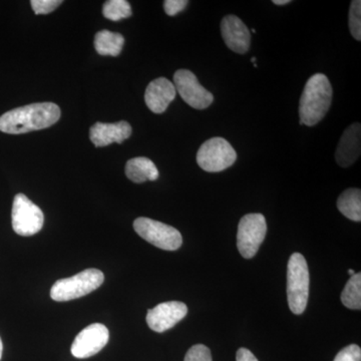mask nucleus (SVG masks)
Returning a JSON list of instances; mask_svg holds the SVG:
<instances>
[{
  "label": "nucleus",
  "mask_w": 361,
  "mask_h": 361,
  "mask_svg": "<svg viewBox=\"0 0 361 361\" xmlns=\"http://www.w3.org/2000/svg\"><path fill=\"white\" fill-rule=\"evenodd\" d=\"M188 4L187 0H166L164 1V9L168 16H174L184 11Z\"/></svg>",
  "instance_id": "393cba45"
},
{
  "label": "nucleus",
  "mask_w": 361,
  "mask_h": 361,
  "mask_svg": "<svg viewBox=\"0 0 361 361\" xmlns=\"http://www.w3.org/2000/svg\"><path fill=\"white\" fill-rule=\"evenodd\" d=\"M337 208L349 220L355 222L361 221V191L360 189L345 190L337 200Z\"/></svg>",
  "instance_id": "a211bd4d"
},
{
  "label": "nucleus",
  "mask_w": 361,
  "mask_h": 361,
  "mask_svg": "<svg viewBox=\"0 0 361 361\" xmlns=\"http://www.w3.org/2000/svg\"><path fill=\"white\" fill-rule=\"evenodd\" d=\"M134 229L142 239L163 250H178L183 244L182 235L176 228L149 218L135 219Z\"/></svg>",
  "instance_id": "423d86ee"
},
{
  "label": "nucleus",
  "mask_w": 361,
  "mask_h": 361,
  "mask_svg": "<svg viewBox=\"0 0 361 361\" xmlns=\"http://www.w3.org/2000/svg\"><path fill=\"white\" fill-rule=\"evenodd\" d=\"M361 152V127L355 123L344 130L337 146L336 159L341 167L348 168L360 158Z\"/></svg>",
  "instance_id": "2eb2a0df"
},
{
  "label": "nucleus",
  "mask_w": 361,
  "mask_h": 361,
  "mask_svg": "<svg viewBox=\"0 0 361 361\" xmlns=\"http://www.w3.org/2000/svg\"><path fill=\"white\" fill-rule=\"evenodd\" d=\"M184 361H212L211 350L204 344H196L188 350Z\"/></svg>",
  "instance_id": "4be33fe9"
},
{
  "label": "nucleus",
  "mask_w": 361,
  "mask_h": 361,
  "mask_svg": "<svg viewBox=\"0 0 361 361\" xmlns=\"http://www.w3.org/2000/svg\"><path fill=\"white\" fill-rule=\"evenodd\" d=\"M187 313L186 304L180 301H169L149 310L146 319L149 329L158 334H163L184 319Z\"/></svg>",
  "instance_id": "9b49d317"
},
{
  "label": "nucleus",
  "mask_w": 361,
  "mask_h": 361,
  "mask_svg": "<svg viewBox=\"0 0 361 361\" xmlns=\"http://www.w3.org/2000/svg\"><path fill=\"white\" fill-rule=\"evenodd\" d=\"M104 281V275L101 270L85 269L75 276L58 280L51 287V297L58 302L73 300L97 290Z\"/></svg>",
  "instance_id": "20e7f679"
},
{
  "label": "nucleus",
  "mask_w": 361,
  "mask_h": 361,
  "mask_svg": "<svg viewBox=\"0 0 361 361\" xmlns=\"http://www.w3.org/2000/svg\"><path fill=\"white\" fill-rule=\"evenodd\" d=\"M267 233V223L262 214H247L241 220L237 233V247L244 258L250 259L257 254Z\"/></svg>",
  "instance_id": "0eeeda50"
},
{
  "label": "nucleus",
  "mask_w": 361,
  "mask_h": 361,
  "mask_svg": "<svg viewBox=\"0 0 361 361\" xmlns=\"http://www.w3.org/2000/svg\"><path fill=\"white\" fill-rule=\"evenodd\" d=\"M341 302L349 310L361 308V273L351 276L341 293Z\"/></svg>",
  "instance_id": "6ab92c4d"
},
{
  "label": "nucleus",
  "mask_w": 361,
  "mask_h": 361,
  "mask_svg": "<svg viewBox=\"0 0 361 361\" xmlns=\"http://www.w3.org/2000/svg\"><path fill=\"white\" fill-rule=\"evenodd\" d=\"M348 274H350L351 276H353V275L355 274V271H353V269H349L348 270Z\"/></svg>",
  "instance_id": "c85d7f7f"
},
{
  "label": "nucleus",
  "mask_w": 361,
  "mask_h": 361,
  "mask_svg": "<svg viewBox=\"0 0 361 361\" xmlns=\"http://www.w3.org/2000/svg\"><path fill=\"white\" fill-rule=\"evenodd\" d=\"M61 0H32L30 4L35 14H49L56 11L61 4Z\"/></svg>",
  "instance_id": "5701e85b"
},
{
  "label": "nucleus",
  "mask_w": 361,
  "mask_h": 361,
  "mask_svg": "<svg viewBox=\"0 0 361 361\" xmlns=\"http://www.w3.org/2000/svg\"><path fill=\"white\" fill-rule=\"evenodd\" d=\"M334 361H361V349L356 344H350L341 349Z\"/></svg>",
  "instance_id": "b1692460"
},
{
  "label": "nucleus",
  "mask_w": 361,
  "mask_h": 361,
  "mask_svg": "<svg viewBox=\"0 0 361 361\" xmlns=\"http://www.w3.org/2000/svg\"><path fill=\"white\" fill-rule=\"evenodd\" d=\"M132 135V127L128 122L115 123H97L90 128V139L97 148L109 146L113 142L122 144Z\"/></svg>",
  "instance_id": "4468645a"
},
{
  "label": "nucleus",
  "mask_w": 361,
  "mask_h": 361,
  "mask_svg": "<svg viewBox=\"0 0 361 361\" xmlns=\"http://www.w3.org/2000/svg\"><path fill=\"white\" fill-rule=\"evenodd\" d=\"M11 221L16 234L30 237L42 229L44 216L42 209L30 201L25 195L18 194L14 197Z\"/></svg>",
  "instance_id": "6e6552de"
},
{
  "label": "nucleus",
  "mask_w": 361,
  "mask_h": 361,
  "mask_svg": "<svg viewBox=\"0 0 361 361\" xmlns=\"http://www.w3.org/2000/svg\"><path fill=\"white\" fill-rule=\"evenodd\" d=\"M2 350H4V344H2L1 338H0V360L2 357Z\"/></svg>",
  "instance_id": "cd10ccee"
},
{
  "label": "nucleus",
  "mask_w": 361,
  "mask_h": 361,
  "mask_svg": "<svg viewBox=\"0 0 361 361\" xmlns=\"http://www.w3.org/2000/svg\"><path fill=\"white\" fill-rule=\"evenodd\" d=\"M290 0H274L273 4H276V6H285V4H290Z\"/></svg>",
  "instance_id": "bb28decb"
},
{
  "label": "nucleus",
  "mask_w": 361,
  "mask_h": 361,
  "mask_svg": "<svg viewBox=\"0 0 361 361\" xmlns=\"http://www.w3.org/2000/svg\"><path fill=\"white\" fill-rule=\"evenodd\" d=\"M331 84L323 73H316L306 82L299 104L300 123L312 127L323 120L332 103Z\"/></svg>",
  "instance_id": "f03ea898"
},
{
  "label": "nucleus",
  "mask_w": 361,
  "mask_h": 361,
  "mask_svg": "<svg viewBox=\"0 0 361 361\" xmlns=\"http://www.w3.org/2000/svg\"><path fill=\"white\" fill-rule=\"evenodd\" d=\"M310 270L302 254L293 253L287 266V299L294 314H302L310 296Z\"/></svg>",
  "instance_id": "7ed1b4c3"
},
{
  "label": "nucleus",
  "mask_w": 361,
  "mask_h": 361,
  "mask_svg": "<svg viewBox=\"0 0 361 361\" xmlns=\"http://www.w3.org/2000/svg\"><path fill=\"white\" fill-rule=\"evenodd\" d=\"M174 85L185 103L197 110H205L214 101V96L202 87L191 71L179 70L174 75Z\"/></svg>",
  "instance_id": "1a4fd4ad"
},
{
  "label": "nucleus",
  "mask_w": 361,
  "mask_h": 361,
  "mask_svg": "<svg viewBox=\"0 0 361 361\" xmlns=\"http://www.w3.org/2000/svg\"><path fill=\"white\" fill-rule=\"evenodd\" d=\"M236 361H259L249 349L241 348L236 353Z\"/></svg>",
  "instance_id": "a878e982"
},
{
  "label": "nucleus",
  "mask_w": 361,
  "mask_h": 361,
  "mask_svg": "<svg viewBox=\"0 0 361 361\" xmlns=\"http://www.w3.org/2000/svg\"><path fill=\"white\" fill-rule=\"evenodd\" d=\"M104 16L108 20L118 21L132 16V7L127 0H109L104 2Z\"/></svg>",
  "instance_id": "aec40b11"
},
{
  "label": "nucleus",
  "mask_w": 361,
  "mask_h": 361,
  "mask_svg": "<svg viewBox=\"0 0 361 361\" xmlns=\"http://www.w3.org/2000/svg\"><path fill=\"white\" fill-rule=\"evenodd\" d=\"M349 30L356 40H361V1L353 0L349 8Z\"/></svg>",
  "instance_id": "412c9836"
},
{
  "label": "nucleus",
  "mask_w": 361,
  "mask_h": 361,
  "mask_svg": "<svg viewBox=\"0 0 361 361\" xmlns=\"http://www.w3.org/2000/svg\"><path fill=\"white\" fill-rule=\"evenodd\" d=\"M61 118V109L54 103H37L13 109L0 116V132L25 134L51 127Z\"/></svg>",
  "instance_id": "f257e3e1"
},
{
  "label": "nucleus",
  "mask_w": 361,
  "mask_h": 361,
  "mask_svg": "<svg viewBox=\"0 0 361 361\" xmlns=\"http://www.w3.org/2000/svg\"><path fill=\"white\" fill-rule=\"evenodd\" d=\"M125 39L118 32L101 30L94 37V49L101 56H118L122 51Z\"/></svg>",
  "instance_id": "f3484780"
},
{
  "label": "nucleus",
  "mask_w": 361,
  "mask_h": 361,
  "mask_svg": "<svg viewBox=\"0 0 361 361\" xmlns=\"http://www.w3.org/2000/svg\"><path fill=\"white\" fill-rule=\"evenodd\" d=\"M197 163L208 173L222 172L234 165L237 153L223 137H212L204 142L196 157Z\"/></svg>",
  "instance_id": "39448f33"
},
{
  "label": "nucleus",
  "mask_w": 361,
  "mask_h": 361,
  "mask_svg": "<svg viewBox=\"0 0 361 361\" xmlns=\"http://www.w3.org/2000/svg\"><path fill=\"white\" fill-rule=\"evenodd\" d=\"M110 331L102 323H94L82 329L71 345V355L84 360L96 355L108 344Z\"/></svg>",
  "instance_id": "9d476101"
},
{
  "label": "nucleus",
  "mask_w": 361,
  "mask_h": 361,
  "mask_svg": "<svg viewBox=\"0 0 361 361\" xmlns=\"http://www.w3.org/2000/svg\"><path fill=\"white\" fill-rule=\"evenodd\" d=\"M221 33L226 45L231 51L243 54L250 49L251 35L248 28L236 16H227L221 23Z\"/></svg>",
  "instance_id": "f8f14e48"
},
{
  "label": "nucleus",
  "mask_w": 361,
  "mask_h": 361,
  "mask_svg": "<svg viewBox=\"0 0 361 361\" xmlns=\"http://www.w3.org/2000/svg\"><path fill=\"white\" fill-rule=\"evenodd\" d=\"M177 90L168 78H159L149 82L145 92L147 106L155 114H163L174 101Z\"/></svg>",
  "instance_id": "ddd939ff"
},
{
  "label": "nucleus",
  "mask_w": 361,
  "mask_h": 361,
  "mask_svg": "<svg viewBox=\"0 0 361 361\" xmlns=\"http://www.w3.org/2000/svg\"><path fill=\"white\" fill-rule=\"evenodd\" d=\"M251 61H252V63H254V65H255L256 59L255 58L252 59Z\"/></svg>",
  "instance_id": "c756f323"
},
{
  "label": "nucleus",
  "mask_w": 361,
  "mask_h": 361,
  "mask_svg": "<svg viewBox=\"0 0 361 361\" xmlns=\"http://www.w3.org/2000/svg\"><path fill=\"white\" fill-rule=\"evenodd\" d=\"M125 171L128 179L137 184L156 180L159 178V171L155 164L145 157L130 159L126 165Z\"/></svg>",
  "instance_id": "dca6fc26"
}]
</instances>
